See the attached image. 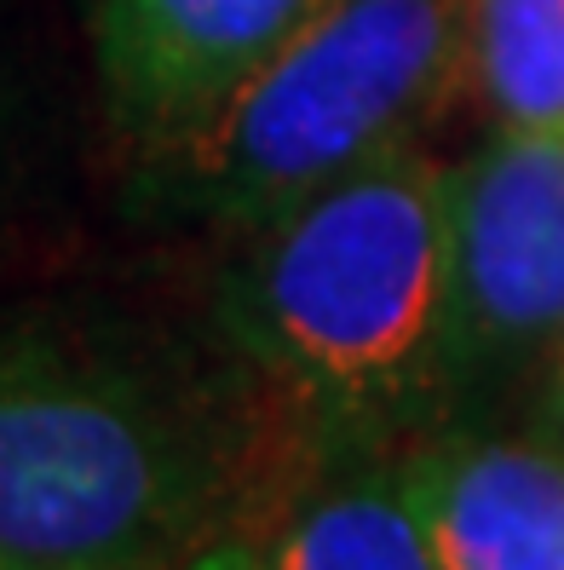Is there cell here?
Wrapping results in <instances>:
<instances>
[{"label": "cell", "instance_id": "6da1fadb", "mask_svg": "<svg viewBox=\"0 0 564 570\" xmlns=\"http://www.w3.org/2000/svg\"><path fill=\"white\" fill-rule=\"evenodd\" d=\"M219 306L323 450H397L461 392L449 167L404 145L243 230Z\"/></svg>", "mask_w": 564, "mask_h": 570}, {"label": "cell", "instance_id": "7a4b0ae2", "mask_svg": "<svg viewBox=\"0 0 564 570\" xmlns=\"http://www.w3.org/2000/svg\"><path fill=\"white\" fill-rule=\"evenodd\" d=\"M243 466L179 392L52 334H0V570H179Z\"/></svg>", "mask_w": 564, "mask_h": 570}, {"label": "cell", "instance_id": "3957f363", "mask_svg": "<svg viewBox=\"0 0 564 570\" xmlns=\"http://www.w3.org/2000/svg\"><path fill=\"white\" fill-rule=\"evenodd\" d=\"M467 76V0H328L219 110L145 145L150 214L254 230L415 145Z\"/></svg>", "mask_w": 564, "mask_h": 570}, {"label": "cell", "instance_id": "277c9868", "mask_svg": "<svg viewBox=\"0 0 564 570\" xmlns=\"http://www.w3.org/2000/svg\"><path fill=\"white\" fill-rule=\"evenodd\" d=\"M449 265L461 386L564 341V132L495 127L449 167Z\"/></svg>", "mask_w": 564, "mask_h": 570}, {"label": "cell", "instance_id": "5b68a950", "mask_svg": "<svg viewBox=\"0 0 564 570\" xmlns=\"http://www.w3.org/2000/svg\"><path fill=\"white\" fill-rule=\"evenodd\" d=\"M328 0H92V58L139 145L219 110Z\"/></svg>", "mask_w": 564, "mask_h": 570}, {"label": "cell", "instance_id": "8992f818", "mask_svg": "<svg viewBox=\"0 0 564 570\" xmlns=\"http://www.w3.org/2000/svg\"><path fill=\"white\" fill-rule=\"evenodd\" d=\"M404 466L449 570H564V450L536 432H438Z\"/></svg>", "mask_w": 564, "mask_h": 570}, {"label": "cell", "instance_id": "52a82bcc", "mask_svg": "<svg viewBox=\"0 0 564 570\" xmlns=\"http://www.w3.org/2000/svg\"><path fill=\"white\" fill-rule=\"evenodd\" d=\"M254 542L271 570H449L415 501L404 444L323 450V466L288 490Z\"/></svg>", "mask_w": 564, "mask_h": 570}, {"label": "cell", "instance_id": "ba28073f", "mask_svg": "<svg viewBox=\"0 0 564 570\" xmlns=\"http://www.w3.org/2000/svg\"><path fill=\"white\" fill-rule=\"evenodd\" d=\"M467 81L495 127L564 132V0H467Z\"/></svg>", "mask_w": 564, "mask_h": 570}, {"label": "cell", "instance_id": "9c48e42d", "mask_svg": "<svg viewBox=\"0 0 564 570\" xmlns=\"http://www.w3.org/2000/svg\"><path fill=\"white\" fill-rule=\"evenodd\" d=\"M530 375H536V392H530V432L564 450V341L530 368Z\"/></svg>", "mask_w": 564, "mask_h": 570}, {"label": "cell", "instance_id": "30bf717a", "mask_svg": "<svg viewBox=\"0 0 564 570\" xmlns=\"http://www.w3.org/2000/svg\"><path fill=\"white\" fill-rule=\"evenodd\" d=\"M179 570H271L259 553L254 535H219V542H208L196 559H185Z\"/></svg>", "mask_w": 564, "mask_h": 570}]
</instances>
